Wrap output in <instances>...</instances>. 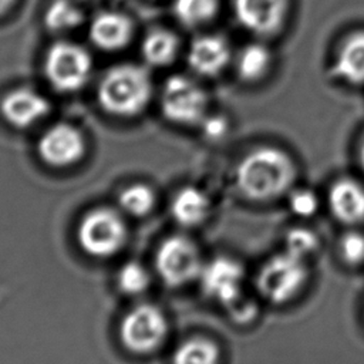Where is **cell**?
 I'll return each mask as SVG.
<instances>
[{
    "label": "cell",
    "instance_id": "obj_1",
    "mask_svg": "<svg viewBox=\"0 0 364 364\" xmlns=\"http://www.w3.org/2000/svg\"><path fill=\"white\" fill-rule=\"evenodd\" d=\"M296 178V168L287 154L264 146L247 154L236 168L240 192L253 200H269L286 192Z\"/></svg>",
    "mask_w": 364,
    "mask_h": 364
},
{
    "label": "cell",
    "instance_id": "obj_2",
    "mask_svg": "<svg viewBox=\"0 0 364 364\" xmlns=\"http://www.w3.org/2000/svg\"><path fill=\"white\" fill-rule=\"evenodd\" d=\"M151 91V80L144 68L121 64L109 68L102 77L98 87V101L111 114L131 117L145 108Z\"/></svg>",
    "mask_w": 364,
    "mask_h": 364
},
{
    "label": "cell",
    "instance_id": "obj_3",
    "mask_svg": "<svg viewBox=\"0 0 364 364\" xmlns=\"http://www.w3.org/2000/svg\"><path fill=\"white\" fill-rule=\"evenodd\" d=\"M81 249L94 257H108L121 250L127 240V226L112 209L98 208L88 212L78 226Z\"/></svg>",
    "mask_w": 364,
    "mask_h": 364
},
{
    "label": "cell",
    "instance_id": "obj_4",
    "mask_svg": "<svg viewBox=\"0 0 364 364\" xmlns=\"http://www.w3.org/2000/svg\"><path fill=\"white\" fill-rule=\"evenodd\" d=\"M166 334L168 320L164 311L151 303H142L131 309L119 326L122 344L136 354L154 351L164 343Z\"/></svg>",
    "mask_w": 364,
    "mask_h": 364
},
{
    "label": "cell",
    "instance_id": "obj_5",
    "mask_svg": "<svg viewBox=\"0 0 364 364\" xmlns=\"http://www.w3.org/2000/svg\"><path fill=\"white\" fill-rule=\"evenodd\" d=\"M307 270L304 259L284 250L270 257L259 270L257 289L273 303H283L291 299L304 284Z\"/></svg>",
    "mask_w": 364,
    "mask_h": 364
},
{
    "label": "cell",
    "instance_id": "obj_6",
    "mask_svg": "<svg viewBox=\"0 0 364 364\" xmlns=\"http://www.w3.org/2000/svg\"><path fill=\"white\" fill-rule=\"evenodd\" d=\"M155 267L166 284L181 286L198 279L203 263L198 246L191 239L175 235L159 245Z\"/></svg>",
    "mask_w": 364,
    "mask_h": 364
},
{
    "label": "cell",
    "instance_id": "obj_7",
    "mask_svg": "<svg viewBox=\"0 0 364 364\" xmlns=\"http://www.w3.org/2000/svg\"><path fill=\"white\" fill-rule=\"evenodd\" d=\"M92 61L90 54L73 43H55L46 55V75L55 90H80L90 78Z\"/></svg>",
    "mask_w": 364,
    "mask_h": 364
},
{
    "label": "cell",
    "instance_id": "obj_8",
    "mask_svg": "<svg viewBox=\"0 0 364 364\" xmlns=\"http://www.w3.org/2000/svg\"><path fill=\"white\" fill-rule=\"evenodd\" d=\"M162 112L176 124L202 122L206 109V94L191 78L172 75L162 90Z\"/></svg>",
    "mask_w": 364,
    "mask_h": 364
},
{
    "label": "cell",
    "instance_id": "obj_9",
    "mask_svg": "<svg viewBox=\"0 0 364 364\" xmlns=\"http://www.w3.org/2000/svg\"><path fill=\"white\" fill-rule=\"evenodd\" d=\"M198 279L202 290L220 304L232 307L242 300L243 269L233 259L216 257L208 262Z\"/></svg>",
    "mask_w": 364,
    "mask_h": 364
},
{
    "label": "cell",
    "instance_id": "obj_10",
    "mask_svg": "<svg viewBox=\"0 0 364 364\" xmlns=\"http://www.w3.org/2000/svg\"><path fill=\"white\" fill-rule=\"evenodd\" d=\"M37 151L44 162L67 166L78 161L84 152V139L78 129L67 124L48 128L40 138Z\"/></svg>",
    "mask_w": 364,
    "mask_h": 364
},
{
    "label": "cell",
    "instance_id": "obj_11",
    "mask_svg": "<svg viewBox=\"0 0 364 364\" xmlns=\"http://www.w3.org/2000/svg\"><path fill=\"white\" fill-rule=\"evenodd\" d=\"M233 9L245 28L267 36L283 26L287 14V0H235Z\"/></svg>",
    "mask_w": 364,
    "mask_h": 364
},
{
    "label": "cell",
    "instance_id": "obj_12",
    "mask_svg": "<svg viewBox=\"0 0 364 364\" xmlns=\"http://www.w3.org/2000/svg\"><path fill=\"white\" fill-rule=\"evenodd\" d=\"M48 112L47 100L31 88H16L1 101V114L14 127L24 128Z\"/></svg>",
    "mask_w": 364,
    "mask_h": 364
},
{
    "label": "cell",
    "instance_id": "obj_13",
    "mask_svg": "<svg viewBox=\"0 0 364 364\" xmlns=\"http://www.w3.org/2000/svg\"><path fill=\"white\" fill-rule=\"evenodd\" d=\"M230 48L225 38L219 36H202L189 47L188 63L200 75H216L228 64Z\"/></svg>",
    "mask_w": 364,
    "mask_h": 364
},
{
    "label": "cell",
    "instance_id": "obj_14",
    "mask_svg": "<svg viewBox=\"0 0 364 364\" xmlns=\"http://www.w3.org/2000/svg\"><path fill=\"white\" fill-rule=\"evenodd\" d=\"M132 34V24L128 17L119 13H101L90 27V37L92 43L102 50H118L124 47Z\"/></svg>",
    "mask_w": 364,
    "mask_h": 364
},
{
    "label": "cell",
    "instance_id": "obj_15",
    "mask_svg": "<svg viewBox=\"0 0 364 364\" xmlns=\"http://www.w3.org/2000/svg\"><path fill=\"white\" fill-rule=\"evenodd\" d=\"M328 203L341 222L357 223L364 219V188L351 179H341L331 186Z\"/></svg>",
    "mask_w": 364,
    "mask_h": 364
},
{
    "label": "cell",
    "instance_id": "obj_16",
    "mask_svg": "<svg viewBox=\"0 0 364 364\" xmlns=\"http://www.w3.org/2000/svg\"><path fill=\"white\" fill-rule=\"evenodd\" d=\"M333 73L351 84L364 82V31L351 34L340 47Z\"/></svg>",
    "mask_w": 364,
    "mask_h": 364
},
{
    "label": "cell",
    "instance_id": "obj_17",
    "mask_svg": "<svg viewBox=\"0 0 364 364\" xmlns=\"http://www.w3.org/2000/svg\"><path fill=\"white\" fill-rule=\"evenodd\" d=\"M173 219L183 226H196L205 220L209 213V199L195 188L185 186L173 198L171 203Z\"/></svg>",
    "mask_w": 364,
    "mask_h": 364
},
{
    "label": "cell",
    "instance_id": "obj_18",
    "mask_svg": "<svg viewBox=\"0 0 364 364\" xmlns=\"http://www.w3.org/2000/svg\"><path fill=\"white\" fill-rule=\"evenodd\" d=\"M176 50V37L165 30H155L142 41V57L151 65L162 67L169 64L175 58Z\"/></svg>",
    "mask_w": 364,
    "mask_h": 364
},
{
    "label": "cell",
    "instance_id": "obj_19",
    "mask_svg": "<svg viewBox=\"0 0 364 364\" xmlns=\"http://www.w3.org/2000/svg\"><path fill=\"white\" fill-rule=\"evenodd\" d=\"M219 350L212 340L192 337L181 343L173 355L172 364H218Z\"/></svg>",
    "mask_w": 364,
    "mask_h": 364
},
{
    "label": "cell",
    "instance_id": "obj_20",
    "mask_svg": "<svg viewBox=\"0 0 364 364\" xmlns=\"http://www.w3.org/2000/svg\"><path fill=\"white\" fill-rule=\"evenodd\" d=\"M270 65V53L262 44L246 46L237 57V73L246 81H255L267 71Z\"/></svg>",
    "mask_w": 364,
    "mask_h": 364
},
{
    "label": "cell",
    "instance_id": "obj_21",
    "mask_svg": "<svg viewBox=\"0 0 364 364\" xmlns=\"http://www.w3.org/2000/svg\"><path fill=\"white\" fill-rule=\"evenodd\" d=\"M44 21L53 31H65L77 27L82 21V13L70 0H54L46 11Z\"/></svg>",
    "mask_w": 364,
    "mask_h": 364
},
{
    "label": "cell",
    "instance_id": "obj_22",
    "mask_svg": "<svg viewBox=\"0 0 364 364\" xmlns=\"http://www.w3.org/2000/svg\"><path fill=\"white\" fill-rule=\"evenodd\" d=\"M173 10L182 23L198 26L216 14L218 0H175Z\"/></svg>",
    "mask_w": 364,
    "mask_h": 364
},
{
    "label": "cell",
    "instance_id": "obj_23",
    "mask_svg": "<svg viewBox=\"0 0 364 364\" xmlns=\"http://www.w3.org/2000/svg\"><path fill=\"white\" fill-rule=\"evenodd\" d=\"M118 203L124 212L132 216H144L152 209L155 196L151 188L145 185H132L119 193Z\"/></svg>",
    "mask_w": 364,
    "mask_h": 364
},
{
    "label": "cell",
    "instance_id": "obj_24",
    "mask_svg": "<svg viewBox=\"0 0 364 364\" xmlns=\"http://www.w3.org/2000/svg\"><path fill=\"white\" fill-rule=\"evenodd\" d=\"M149 282L151 277L148 270L138 262L125 263L117 274V284L119 290L129 296H135L146 290Z\"/></svg>",
    "mask_w": 364,
    "mask_h": 364
},
{
    "label": "cell",
    "instance_id": "obj_25",
    "mask_svg": "<svg viewBox=\"0 0 364 364\" xmlns=\"http://www.w3.org/2000/svg\"><path fill=\"white\" fill-rule=\"evenodd\" d=\"M317 246V237L307 229H291L286 236V250L294 256L304 259Z\"/></svg>",
    "mask_w": 364,
    "mask_h": 364
},
{
    "label": "cell",
    "instance_id": "obj_26",
    "mask_svg": "<svg viewBox=\"0 0 364 364\" xmlns=\"http://www.w3.org/2000/svg\"><path fill=\"white\" fill-rule=\"evenodd\" d=\"M289 206L291 212L301 218H309L317 210L318 202L316 195L309 189H297L289 198Z\"/></svg>",
    "mask_w": 364,
    "mask_h": 364
},
{
    "label": "cell",
    "instance_id": "obj_27",
    "mask_svg": "<svg viewBox=\"0 0 364 364\" xmlns=\"http://www.w3.org/2000/svg\"><path fill=\"white\" fill-rule=\"evenodd\" d=\"M340 247L346 262L357 264L364 260V235L354 232L346 235Z\"/></svg>",
    "mask_w": 364,
    "mask_h": 364
},
{
    "label": "cell",
    "instance_id": "obj_28",
    "mask_svg": "<svg viewBox=\"0 0 364 364\" xmlns=\"http://www.w3.org/2000/svg\"><path fill=\"white\" fill-rule=\"evenodd\" d=\"M203 134L210 139H219L228 131V122L223 117H209L202 119Z\"/></svg>",
    "mask_w": 364,
    "mask_h": 364
},
{
    "label": "cell",
    "instance_id": "obj_29",
    "mask_svg": "<svg viewBox=\"0 0 364 364\" xmlns=\"http://www.w3.org/2000/svg\"><path fill=\"white\" fill-rule=\"evenodd\" d=\"M13 3H14V0H0V14L4 13Z\"/></svg>",
    "mask_w": 364,
    "mask_h": 364
},
{
    "label": "cell",
    "instance_id": "obj_30",
    "mask_svg": "<svg viewBox=\"0 0 364 364\" xmlns=\"http://www.w3.org/2000/svg\"><path fill=\"white\" fill-rule=\"evenodd\" d=\"M360 156H361V164H363V168H364V142H363V146H361V154H360Z\"/></svg>",
    "mask_w": 364,
    "mask_h": 364
}]
</instances>
